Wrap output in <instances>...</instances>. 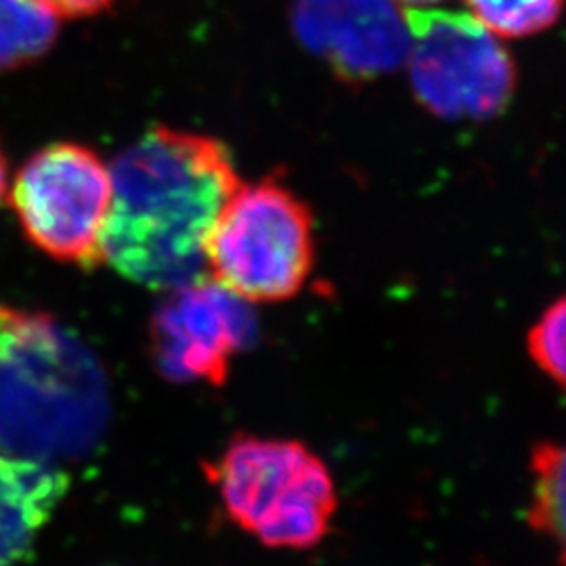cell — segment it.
I'll use <instances>...</instances> for the list:
<instances>
[{
	"instance_id": "cell-1",
	"label": "cell",
	"mask_w": 566,
	"mask_h": 566,
	"mask_svg": "<svg viewBox=\"0 0 566 566\" xmlns=\"http://www.w3.org/2000/svg\"><path fill=\"white\" fill-rule=\"evenodd\" d=\"M109 175L105 261L164 292L208 277V233L240 185L223 143L158 126L122 151Z\"/></svg>"
},
{
	"instance_id": "cell-2",
	"label": "cell",
	"mask_w": 566,
	"mask_h": 566,
	"mask_svg": "<svg viewBox=\"0 0 566 566\" xmlns=\"http://www.w3.org/2000/svg\"><path fill=\"white\" fill-rule=\"evenodd\" d=\"M107 418L91 348L46 313L0 304V447L60 464L97 446Z\"/></svg>"
},
{
	"instance_id": "cell-3",
	"label": "cell",
	"mask_w": 566,
	"mask_h": 566,
	"mask_svg": "<svg viewBox=\"0 0 566 566\" xmlns=\"http://www.w3.org/2000/svg\"><path fill=\"white\" fill-rule=\"evenodd\" d=\"M227 514L269 547L306 549L332 528L336 485L319 455L298 441L235 437L206 465Z\"/></svg>"
},
{
	"instance_id": "cell-4",
	"label": "cell",
	"mask_w": 566,
	"mask_h": 566,
	"mask_svg": "<svg viewBox=\"0 0 566 566\" xmlns=\"http://www.w3.org/2000/svg\"><path fill=\"white\" fill-rule=\"evenodd\" d=\"M313 263L311 210L273 179L240 182L206 240V273L245 303L294 298Z\"/></svg>"
},
{
	"instance_id": "cell-5",
	"label": "cell",
	"mask_w": 566,
	"mask_h": 566,
	"mask_svg": "<svg viewBox=\"0 0 566 566\" xmlns=\"http://www.w3.org/2000/svg\"><path fill=\"white\" fill-rule=\"evenodd\" d=\"M409 78L432 114L485 120L506 107L516 67L495 34L474 15L407 9Z\"/></svg>"
},
{
	"instance_id": "cell-6",
	"label": "cell",
	"mask_w": 566,
	"mask_h": 566,
	"mask_svg": "<svg viewBox=\"0 0 566 566\" xmlns=\"http://www.w3.org/2000/svg\"><path fill=\"white\" fill-rule=\"evenodd\" d=\"M11 203L23 233L44 254L84 269L105 261L112 175L88 147L55 143L34 154L15 179Z\"/></svg>"
},
{
	"instance_id": "cell-7",
	"label": "cell",
	"mask_w": 566,
	"mask_h": 566,
	"mask_svg": "<svg viewBox=\"0 0 566 566\" xmlns=\"http://www.w3.org/2000/svg\"><path fill=\"white\" fill-rule=\"evenodd\" d=\"M252 336L248 303L206 277L170 290L151 319L154 361L177 382L224 385L231 359Z\"/></svg>"
},
{
	"instance_id": "cell-8",
	"label": "cell",
	"mask_w": 566,
	"mask_h": 566,
	"mask_svg": "<svg viewBox=\"0 0 566 566\" xmlns=\"http://www.w3.org/2000/svg\"><path fill=\"white\" fill-rule=\"evenodd\" d=\"M292 25L344 81L380 78L407 60L409 32L395 0H298Z\"/></svg>"
},
{
	"instance_id": "cell-9",
	"label": "cell",
	"mask_w": 566,
	"mask_h": 566,
	"mask_svg": "<svg viewBox=\"0 0 566 566\" xmlns=\"http://www.w3.org/2000/svg\"><path fill=\"white\" fill-rule=\"evenodd\" d=\"M65 491L67 476L60 465L21 458L0 447V566H15L28 558Z\"/></svg>"
},
{
	"instance_id": "cell-10",
	"label": "cell",
	"mask_w": 566,
	"mask_h": 566,
	"mask_svg": "<svg viewBox=\"0 0 566 566\" xmlns=\"http://www.w3.org/2000/svg\"><path fill=\"white\" fill-rule=\"evenodd\" d=\"M60 34V13L41 0H0V70L41 60Z\"/></svg>"
},
{
	"instance_id": "cell-11",
	"label": "cell",
	"mask_w": 566,
	"mask_h": 566,
	"mask_svg": "<svg viewBox=\"0 0 566 566\" xmlns=\"http://www.w3.org/2000/svg\"><path fill=\"white\" fill-rule=\"evenodd\" d=\"M533 470V497L528 506V525L554 542L560 549L565 547V449L558 443H539L531 455Z\"/></svg>"
},
{
	"instance_id": "cell-12",
	"label": "cell",
	"mask_w": 566,
	"mask_h": 566,
	"mask_svg": "<svg viewBox=\"0 0 566 566\" xmlns=\"http://www.w3.org/2000/svg\"><path fill=\"white\" fill-rule=\"evenodd\" d=\"M474 18L493 34L525 39L558 20L563 0H465Z\"/></svg>"
},
{
	"instance_id": "cell-13",
	"label": "cell",
	"mask_w": 566,
	"mask_h": 566,
	"mask_svg": "<svg viewBox=\"0 0 566 566\" xmlns=\"http://www.w3.org/2000/svg\"><path fill=\"white\" fill-rule=\"evenodd\" d=\"M565 298H558L547 306L526 336L533 364L558 386H565Z\"/></svg>"
},
{
	"instance_id": "cell-14",
	"label": "cell",
	"mask_w": 566,
	"mask_h": 566,
	"mask_svg": "<svg viewBox=\"0 0 566 566\" xmlns=\"http://www.w3.org/2000/svg\"><path fill=\"white\" fill-rule=\"evenodd\" d=\"M65 18H86L105 11L114 0H41Z\"/></svg>"
},
{
	"instance_id": "cell-15",
	"label": "cell",
	"mask_w": 566,
	"mask_h": 566,
	"mask_svg": "<svg viewBox=\"0 0 566 566\" xmlns=\"http://www.w3.org/2000/svg\"><path fill=\"white\" fill-rule=\"evenodd\" d=\"M7 193V160H4V154L0 151V202Z\"/></svg>"
},
{
	"instance_id": "cell-16",
	"label": "cell",
	"mask_w": 566,
	"mask_h": 566,
	"mask_svg": "<svg viewBox=\"0 0 566 566\" xmlns=\"http://www.w3.org/2000/svg\"><path fill=\"white\" fill-rule=\"evenodd\" d=\"M407 4H428V2H439V0H403Z\"/></svg>"
}]
</instances>
